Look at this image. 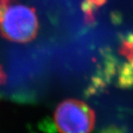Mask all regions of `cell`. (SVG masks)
I'll return each instance as SVG.
<instances>
[{
	"label": "cell",
	"mask_w": 133,
	"mask_h": 133,
	"mask_svg": "<svg viewBox=\"0 0 133 133\" xmlns=\"http://www.w3.org/2000/svg\"><path fill=\"white\" fill-rule=\"evenodd\" d=\"M39 20L34 8L18 0H4L0 7V36L3 39L26 43L35 39Z\"/></svg>",
	"instance_id": "1"
},
{
	"label": "cell",
	"mask_w": 133,
	"mask_h": 133,
	"mask_svg": "<svg viewBox=\"0 0 133 133\" xmlns=\"http://www.w3.org/2000/svg\"><path fill=\"white\" fill-rule=\"evenodd\" d=\"M5 79V75H4V72L2 69V68L0 66V84H2L3 83Z\"/></svg>",
	"instance_id": "4"
},
{
	"label": "cell",
	"mask_w": 133,
	"mask_h": 133,
	"mask_svg": "<svg viewBox=\"0 0 133 133\" xmlns=\"http://www.w3.org/2000/svg\"><path fill=\"white\" fill-rule=\"evenodd\" d=\"M54 119L59 133H91L95 125V113L82 101L66 99L57 107Z\"/></svg>",
	"instance_id": "2"
},
{
	"label": "cell",
	"mask_w": 133,
	"mask_h": 133,
	"mask_svg": "<svg viewBox=\"0 0 133 133\" xmlns=\"http://www.w3.org/2000/svg\"><path fill=\"white\" fill-rule=\"evenodd\" d=\"M123 52L126 55L128 59L133 65V37L125 42L123 47Z\"/></svg>",
	"instance_id": "3"
}]
</instances>
